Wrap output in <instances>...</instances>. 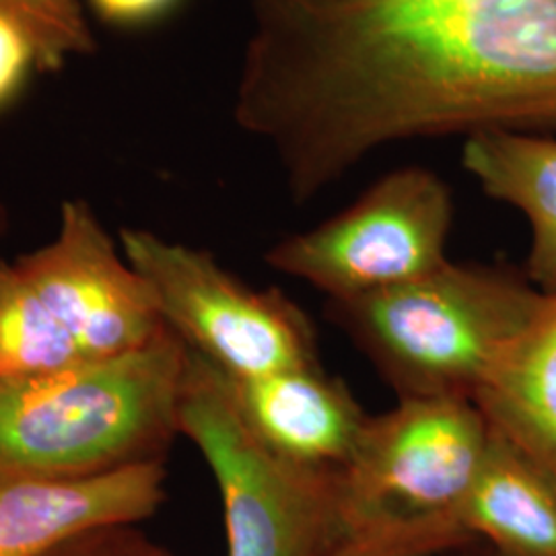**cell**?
Returning a JSON list of instances; mask_svg holds the SVG:
<instances>
[{
  "mask_svg": "<svg viewBox=\"0 0 556 556\" xmlns=\"http://www.w3.org/2000/svg\"><path fill=\"white\" fill-rule=\"evenodd\" d=\"M452 223L450 186L425 167H402L334 217L278 241L264 258L328 301L367 298L443 266Z\"/></svg>",
  "mask_w": 556,
  "mask_h": 556,
  "instance_id": "7",
  "label": "cell"
},
{
  "mask_svg": "<svg viewBox=\"0 0 556 556\" xmlns=\"http://www.w3.org/2000/svg\"><path fill=\"white\" fill-rule=\"evenodd\" d=\"M219 374L239 418L273 454L338 472L355 456L369 415L346 383L328 376L321 365L256 378Z\"/></svg>",
  "mask_w": 556,
  "mask_h": 556,
  "instance_id": "9",
  "label": "cell"
},
{
  "mask_svg": "<svg viewBox=\"0 0 556 556\" xmlns=\"http://www.w3.org/2000/svg\"><path fill=\"white\" fill-rule=\"evenodd\" d=\"M119 250L147 282L165 326L231 378L319 365L309 318L280 291H258L211 252L122 229Z\"/></svg>",
  "mask_w": 556,
  "mask_h": 556,
  "instance_id": "6",
  "label": "cell"
},
{
  "mask_svg": "<svg viewBox=\"0 0 556 556\" xmlns=\"http://www.w3.org/2000/svg\"><path fill=\"white\" fill-rule=\"evenodd\" d=\"M165 462L96 477L0 480V556H41L108 523H140L167 497Z\"/></svg>",
  "mask_w": 556,
  "mask_h": 556,
  "instance_id": "10",
  "label": "cell"
},
{
  "mask_svg": "<svg viewBox=\"0 0 556 556\" xmlns=\"http://www.w3.org/2000/svg\"><path fill=\"white\" fill-rule=\"evenodd\" d=\"M542 299L523 268L447 260L388 291L328 301V316L397 400L475 402Z\"/></svg>",
  "mask_w": 556,
  "mask_h": 556,
  "instance_id": "3",
  "label": "cell"
},
{
  "mask_svg": "<svg viewBox=\"0 0 556 556\" xmlns=\"http://www.w3.org/2000/svg\"><path fill=\"white\" fill-rule=\"evenodd\" d=\"M233 114L303 204L376 149L556 137V0H250Z\"/></svg>",
  "mask_w": 556,
  "mask_h": 556,
  "instance_id": "1",
  "label": "cell"
},
{
  "mask_svg": "<svg viewBox=\"0 0 556 556\" xmlns=\"http://www.w3.org/2000/svg\"><path fill=\"white\" fill-rule=\"evenodd\" d=\"M179 435L197 445L219 486L227 556H332L351 532L340 472L291 464L262 445L239 418L219 369L194 351Z\"/></svg>",
  "mask_w": 556,
  "mask_h": 556,
  "instance_id": "5",
  "label": "cell"
},
{
  "mask_svg": "<svg viewBox=\"0 0 556 556\" xmlns=\"http://www.w3.org/2000/svg\"><path fill=\"white\" fill-rule=\"evenodd\" d=\"M188 357L165 328L105 363L0 376V480L96 477L165 462L179 435Z\"/></svg>",
  "mask_w": 556,
  "mask_h": 556,
  "instance_id": "2",
  "label": "cell"
},
{
  "mask_svg": "<svg viewBox=\"0 0 556 556\" xmlns=\"http://www.w3.org/2000/svg\"><path fill=\"white\" fill-rule=\"evenodd\" d=\"M36 71L41 68L34 43L13 21L0 17V110L20 98Z\"/></svg>",
  "mask_w": 556,
  "mask_h": 556,
  "instance_id": "17",
  "label": "cell"
},
{
  "mask_svg": "<svg viewBox=\"0 0 556 556\" xmlns=\"http://www.w3.org/2000/svg\"><path fill=\"white\" fill-rule=\"evenodd\" d=\"M7 229H9V211H7V206L0 200V239L4 238Z\"/></svg>",
  "mask_w": 556,
  "mask_h": 556,
  "instance_id": "20",
  "label": "cell"
},
{
  "mask_svg": "<svg viewBox=\"0 0 556 556\" xmlns=\"http://www.w3.org/2000/svg\"><path fill=\"white\" fill-rule=\"evenodd\" d=\"M472 544L477 540L454 517L367 519L353 521L332 556H443Z\"/></svg>",
  "mask_w": 556,
  "mask_h": 556,
  "instance_id": "14",
  "label": "cell"
},
{
  "mask_svg": "<svg viewBox=\"0 0 556 556\" xmlns=\"http://www.w3.org/2000/svg\"><path fill=\"white\" fill-rule=\"evenodd\" d=\"M475 404L507 439L556 478V291L498 358Z\"/></svg>",
  "mask_w": 556,
  "mask_h": 556,
  "instance_id": "12",
  "label": "cell"
},
{
  "mask_svg": "<svg viewBox=\"0 0 556 556\" xmlns=\"http://www.w3.org/2000/svg\"><path fill=\"white\" fill-rule=\"evenodd\" d=\"M41 556H174L139 523H108L68 538Z\"/></svg>",
  "mask_w": 556,
  "mask_h": 556,
  "instance_id": "16",
  "label": "cell"
},
{
  "mask_svg": "<svg viewBox=\"0 0 556 556\" xmlns=\"http://www.w3.org/2000/svg\"><path fill=\"white\" fill-rule=\"evenodd\" d=\"M452 556H497L491 548H486V546H482V544H472V546H468V548H462V551H457Z\"/></svg>",
  "mask_w": 556,
  "mask_h": 556,
  "instance_id": "19",
  "label": "cell"
},
{
  "mask_svg": "<svg viewBox=\"0 0 556 556\" xmlns=\"http://www.w3.org/2000/svg\"><path fill=\"white\" fill-rule=\"evenodd\" d=\"M178 0H89L101 20L114 25H142L160 20Z\"/></svg>",
  "mask_w": 556,
  "mask_h": 556,
  "instance_id": "18",
  "label": "cell"
},
{
  "mask_svg": "<svg viewBox=\"0 0 556 556\" xmlns=\"http://www.w3.org/2000/svg\"><path fill=\"white\" fill-rule=\"evenodd\" d=\"M456 517L497 556H556V478L493 431Z\"/></svg>",
  "mask_w": 556,
  "mask_h": 556,
  "instance_id": "11",
  "label": "cell"
},
{
  "mask_svg": "<svg viewBox=\"0 0 556 556\" xmlns=\"http://www.w3.org/2000/svg\"><path fill=\"white\" fill-rule=\"evenodd\" d=\"M165 321L87 200H66L54 239L0 262V376L79 369L153 342Z\"/></svg>",
  "mask_w": 556,
  "mask_h": 556,
  "instance_id": "4",
  "label": "cell"
},
{
  "mask_svg": "<svg viewBox=\"0 0 556 556\" xmlns=\"http://www.w3.org/2000/svg\"><path fill=\"white\" fill-rule=\"evenodd\" d=\"M462 165L486 197L523 215L530 227L523 270L544 293L556 291V137L482 132L464 142Z\"/></svg>",
  "mask_w": 556,
  "mask_h": 556,
  "instance_id": "13",
  "label": "cell"
},
{
  "mask_svg": "<svg viewBox=\"0 0 556 556\" xmlns=\"http://www.w3.org/2000/svg\"><path fill=\"white\" fill-rule=\"evenodd\" d=\"M489 441V422L468 400L404 397L369 415L340 472L351 519H457Z\"/></svg>",
  "mask_w": 556,
  "mask_h": 556,
  "instance_id": "8",
  "label": "cell"
},
{
  "mask_svg": "<svg viewBox=\"0 0 556 556\" xmlns=\"http://www.w3.org/2000/svg\"><path fill=\"white\" fill-rule=\"evenodd\" d=\"M0 17L13 21L34 43L41 71L96 50L80 0H0Z\"/></svg>",
  "mask_w": 556,
  "mask_h": 556,
  "instance_id": "15",
  "label": "cell"
}]
</instances>
